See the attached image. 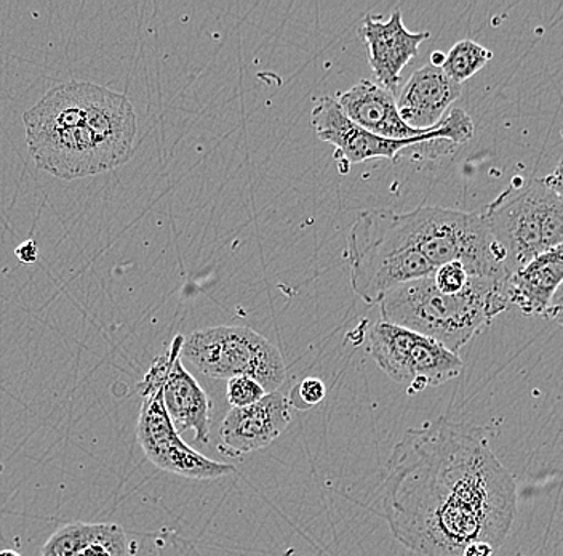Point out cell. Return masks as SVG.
<instances>
[{"mask_svg": "<svg viewBox=\"0 0 563 556\" xmlns=\"http://www.w3.org/2000/svg\"><path fill=\"white\" fill-rule=\"evenodd\" d=\"M482 216L505 251L509 276L534 257L562 246V192L545 178H514Z\"/></svg>", "mask_w": 563, "mask_h": 556, "instance_id": "obj_5", "label": "cell"}, {"mask_svg": "<svg viewBox=\"0 0 563 556\" xmlns=\"http://www.w3.org/2000/svg\"><path fill=\"white\" fill-rule=\"evenodd\" d=\"M493 52L485 48L477 42L464 39L456 42L449 54H445V62L442 65V72L456 84L466 83L475 74L484 69L492 62Z\"/></svg>", "mask_w": 563, "mask_h": 556, "instance_id": "obj_18", "label": "cell"}, {"mask_svg": "<svg viewBox=\"0 0 563 556\" xmlns=\"http://www.w3.org/2000/svg\"><path fill=\"white\" fill-rule=\"evenodd\" d=\"M181 358L211 379L250 378L264 392H277L287 378L279 348L244 326H217L196 330L186 339Z\"/></svg>", "mask_w": 563, "mask_h": 556, "instance_id": "obj_7", "label": "cell"}, {"mask_svg": "<svg viewBox=\"0 0 563 556\" xmlns=\"http://www.w3.org/2000/svg\"><path fill=\"white\" fill-rule=\"evenodd\" d=\"M562 246L534 257L522 269L514 271L506 283L509 308L527 316H541L549 321L561 323V304L554 305L555 294L562 286Z\"/></svg>", "mask_w": 563, "mask_h": 556, "instance_id": "obj_14", "label": "cell"}, {"mask_svg": "<svg viewBox=\"0 0 563 556\" xmlns=\"http://www.w3.org/2000/svg\"><path fill=\"white\" fill-rule=\"evenodd\" d=\"M93 542L109 545L115 556H130L132 542L119 524L70 523L59 527L42 547L41 556H77Z\"/></svg>", "mask_w": 563, "mask_h": 556, "instance_id": "obj_17", "label": "cell"}, {"mask_svg": "<svg viewBox=\"0 0 563 556\" xmlns=\"http://www.w3.org/2000/svg\"><path fill=\"white\" fill-rule=\"evenodd\" d=\"M291 422V404L279 392L267 393L258 403L232 407L220 428L221 454L241 457L273 445Z\"/></svg>", "mask_w": 563, "mask_h": 556, "instance_id": "obj_12", "label": "cell"}, {"mask_svg": "<svg viewBox=\"0 0 563 556\" xmlns=\"http://www.w3.org/2000/svg\"><path fill=\"white\" fill-rule=\"evenodd\" d=\"M0 556H21L15 550H0Z\"/></svg>", "mask_w": 563, "mask_h": 556, "instance_id": "obj_27", "label": "cell"}, {"mask_svg": "<svg viewBox=\"0 0 563 556\" xmlns=\"http://www.w3.org/2000/svg\"><path fill=\"white\" fill-rule=\"evenodd\" d=\"M77 556H115L114 552L109 548V545L103 542H93V544L87 545L84 550H80Z\"/></svg>", "mask_w": 563, "mask_h": 556, "instance_id": "obj_25", "label": "cell"}, {"mask_svg": "<svg viewBox=\"0 0 563 556\" xmlns=\"http://www.w3.org/2000/svg\"><path fill=\"white\" fill-rule=\"evenodd\" d=\"M267 393L256 380L250 378H232L228 380L227 397L231 407H246L258 403Z\"/></svg>", "mask_w": 563, "mask_h": 556, "instance_id": "obj_21", "label": "cell"}, {"mask_svg": "<svg viewBox=\"0 0 563 556\" xmlns=\"http://www.w3.org/2000/svg\"><path fill=\"white\" fill-rule=\"evenodd\" d=\"M460 84L453 83L442 68L422 66L411 74L396 100L400 119L415 130L434 129L460 98Z\"/></svg>", "mask_w": 563, "mask_h": 556, "instance_id": "obj_15", "label": "cell"}, {"mask_svg": "<svg viewBox=\"0 0 563 556\" xmlns=\"http://www.w3.org/2000/svg\"><path fill=\"white\" fill-rule=\"evenodd\" d=\"M471 274L460 262H450L435 269L432 274V281L439 292L445 295H456L467 287L471 281Z\"/></svg>", "mask_w": 563, "mask_h": 556, "instance_id": "obj_20", "label": "cell"}, {"mask_svg": "<svg viewBox=\"0 0 563 556\" xmlns=\"http://www.w3.org/2000/svg\"><path fill=\"white\" fill-rule=\"evenodd\" d=\"M185 337L176 336L170 348L154 359L162 379V401L176 432L192 430L196 441L207 445L210 439L213 403L206 390L183 364Z\"/></svg>", "mask_w": 563, "mask_h": 556, "instance_id": "obj_11", "label": "cell"}, {"mask_svg": "<svg viewBox=\"0 0 563 556\" xmlns=\"http://www.w3.org/2000/svg\"><path fill=\"white\" fill-rule=\"evenodd\" d=\"M506 283L508 280L471 277L463 292L445 295L434 286L432 276L410 281L385 295L379 304L383 321L429 337L457 355L509 309Z\"/></svg>", "mask_w": 563, "mask_h": 556, "instance_id": "obj_3", "label": "cell"}, {"mask_svg": "<svg viewBox=\"0 0 563 556\" xmlns=\"http://www.w3.org/2000/svg\"><path fill=\"white\" fill-rule=\"evenodd\" d=\"M336 103L350 121L373 135L389 140H408L424 135L422 130H415L405 124L397 112L396 97L372 80H361L350 90L338 95Z\"/></svg>", "mask_w": 563, "mask_h": 556, "instance_id": "obj_16", "label": "cell"}, {"mask_svg": "<svg viewBox=\"0 0 563 556\" xmlns=\"http://www.w3.org/2000/svg\"><path fill=\"white\" fill-rule=\"evenodd\" d=\"M495 552V548L492 545L485 544V542H473V544L464 548L461 556H493Z\"/></svg>", "mask_w": 563, "mask_h": 556, "instance_id": "obj_24", "label": "cell"}, {"mask_svg": "<svg viewBox=\"0 0 563 556\" xmlns=\"http://www.w3.org/2000/svg\"><path fill=\"white\" fill-rule=\"evenodd\" d=\"M351 287L367 305H379L393 288L434 274L405 225L402 214H358L347 238Z\"/></svg>", "mask_w": 563, "mask_h": 556, "instance_id": "obj_4", "label": "cell"}, {"mask_svg": "<svg viewBox=\"0 0 563 556\" xmlns=\"http://www.w3.org/2000/svg\"><path fill=\"white\" fill-rule=\"evenodd\" d=\"M15 257L21 263H26V265L37 262V242H35L34 239H27V241L21 242V244L15 249Z\"/></svg>", "mask_w": 563, "mask_h": 556, "instance_id": "obj_23", "label": "cell"}, {"mask_svg": "<svg viewBox=\"0 0 563 556\" xmlns=\"http://www.w3.org/2000/svg\"><path fill=\"white\" fill-rule=\"evenodd\" d=\"M23 124L35 165L59 179L121 167L133 156L139 133L129 98L90 83L48 90L24 112Z\"/></svg>", "mask_w": 563, "mask_h": 556, "instance_id": "obj_2", "label": "cell"}, {"mask_svg": "<svg viewBox=\"0 0 563 556\" xmlns=\"http://www.w3.org/2000/svg\"><path fill=\"white\" fill-rule=\"evenodd\" d=\"M361 37L367 45L368 65L375 84L394 95L402 80L405 66L418 55L420 45L431 37V33H411L405 26L402 12L396 10L389 20L365 17Z\"/></svg>", "mask_w": 563, "mask_h": 556, "instance_id": "obj_13", "label": "cell"}, {"mask_svg": "<svg viewBox=\"0 0 563 556\" xmlns=\"http://www.w3.org/2000/svg\"><path fill=\"white\" fill-rule=\"evenodd\" d=\"M141 404L136 438L144 456L161 470L189 480H218L235 473L231 464L217 462L183 441L162 401V379L156 362L140 382Z\"/></svg>", "mask_w": 563, "mask_h": 556, "instance_id": "obj_10", "label": "cell"}, {"mask_svg": "<svg viewBox=\"0 0 563 556\" xmlns=\"http://www.w3.org/2000/svg\"><path fill=\"white\" fill-rule=\"evenodd\" d=\"M383 510L390 533L420 556H461L473 542L503 547L517 484L490 430L440 417L410 428L387 460Z\"/></svg>", "mask_w": 563, "mask_h": 556, "instance_id": "obj_1", "label": "cell"}, {"mask_svg": "<svg viewBox=\"0 0 563 556\" xmlns=\"http://www.w3.org/2000/svg\"><path fill=\"white\" fill-rule=\"evenodd\" d=\"M402 217L418 251L434 269L460 262L473 277L508 280L505 251L482 212L420 206Z\"/></svg>", "mask_w": 563, "mask_h": 556, "instance_id": "obj_6", "label": "cell"}, {"mask_svg": "<svg viewBox=\"0 0 563 556\" xmlns=\"http://www.w3.org/2000/svg\"><path fill=\"white\" fill-rule=\"evenodd\" d=\"M325 395V383H323L322 380L317 378L305 379L299 383L297 389L298 401H301L297 407L298 410H308V407L317 406V404L322 403ZM298 401L291 403V407H294Z\"/></svg>", "mask_w": 563, "mask_h": 556, "instance_id": "obj_22", "label": "cell"}, {"mask_svg": "<svg viewBox=\"0 0 563 556\" xmlns=\"http://www.w3.org/2000/svg\"><path fill=\"white\" fill-rule=\"evenodd\" d=\"M130 556H199L188 538L178 536L174 531L162 530L151 534L143 547L132 544Z\"/></svg>", "mask_w": 563, "mask_h": 556, "instance_id": "obj_19", "label": "cell"}, {"mask_svg": "<svg viewBox=\"0 0 563 556\" xmlns=\"http://www.w3.org/2000/svg\"><path fill=\"white\" fill-rule=\"evenodd\" d=\"M368 353L410 396L460 378L463 372L461 358L439 341L385 321L369 327Z\"/></svg>", "mask_w": 563, "mask_h": 556, "instance_id": "obj_9", "label": "cell"}, {"mask_svg": "<svg viewBox=\"0 0 563 556\" xmlns=\"http://www.w3.org/2000/svg\"><path fill=\"white\" fill-rule=\"evenodd\" d=\"M443 62H445V54L443 52H434L431 55V65L438 66V68H442Z\"/></svg>", "mask_w": 563, "mask_h": 556, "instance_id": "obj_26", "label": "cell"}, {"mask_svg": "<svg viewBox=\"0 0 563 556\" xmlns=\"http://www.w3.org/2000/svg\"><path fill=\"white\" fill-rule=\"evenodd\" d=\"M311 122L320 142L336 148V156L343 157L347 165L368 160L396 161L405 150L426 148L438 140H446L460 146L470 142L474 135L473 119L464 109L455 108L446 112L439 126L424 135L408 140L383 139L350 121L332 97L317 101Z\"/></svg>", "mask_w": 563, "mask_h": 556, "instance_id": "obj_8", "label": "cell"}]
</instances>
